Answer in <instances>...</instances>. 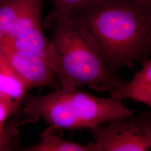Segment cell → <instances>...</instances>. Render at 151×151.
Segmentation results:
<instances>
[{
    "instance_id": "obj_1",
    "label": "cell",
    "mask_w": 151,
    "mask_h": 151,
    "mask_svg": "<svg viewBox=\"0 0 151 151\" xmlns=\"http://www.w3.org/2000/svg\"><path fill=\"white\" fill-rule=\"evenodd\" d=\"M90 35L105 65L116 73L133 68L151 53V2L142 0H99L70 14Z\"/></svg>"
},
{
    "instance_id": "obj_2",
    "label": "cell",
    "mask_w": 151,
    "mask_h": 151,
    "mask_svg": "<svg viewBox=\"0 0 151 151\" xmlns=\"http://www.w3.org/2000/svg\"><path fill=\"white\" fill-rule=\"evenodd\" d=\"M44 25L51 33L47 60L60 88L86 86L111 96L127 82L108 69L90 35L70 14L50 12Z\"/></svg>"
},
{
    "instance_id": "obj_3",
    "label": "cell",
    "mask_w": 151,
    "mask_h": 151,
    "mask_svg": "<svg viewBox=\"0 0 151 151\" xmlns=\"http://www.w3.org/2000/svg\"><path fill=\"white\" fill-rule=\"evenodd\" d=\"M133 111L118 97H96L78 88L65 90L60 88L45 95L27 93L22 101L20 115L24 124L42 119L61 129H89Z\"/></svg>"
},
{
    "instance_id": "obj_4",
    "label": "cell",
    "mask_w": 151,
    "mask_h": 151,
    "mask_svg": "<svg viewBox=\"0 0 151 151\" xmlns=\"http://www.w3.org/2000/svg\"><path fill=\"white\" fill-rule=\"evenodd\" d=\"M93 151H147L151 148V114L135 112L89 129Z\"/></svg>"
},
{
    "instance_id": "obj_5",
    "label": "cell",
    "mask_w": 151,
    "mask_h": 151,
    "mask_svg": "<svg viewBox=\"0 0 151 151\" xmlns=\"http://www.w3.org/2000/svg\"><path fill=\"white\" fill-rule=\"evenodd\" d=\"M43 0H0V45L43 30Z\"/></svg>"
},
{
    "instance_id": "obj_6",
    "label": "cell",
    "mask_w": 151,
    "mask_h": 151,
    "mask_svg": "<svg viewBox=\"0 0 151 151\" xmlns=\"http://www.w3.org/2000/svg\"><path fill=\"white\" fill-rule=\"evenodd\" d=\"M0 52L30 88L49 87L57 90L60 85L54 71L45 58L37 54L0 48Z\"/></svg>"
},
{
    "instance_id": "obj_7",
    "label": "cell",
    "mask_w": 151,
    "mask_h": 151,
    "mask_svg": "<svg viewBox=\"0 0 151 151\" xmlns=\"http://www.w3.org/2000/svg\"><path fill=\"white\" fill-rule=\"evenodd\" d=\"M142 63V68L130 81L110 96L129 99L151 108V60L147 58Z\"/></svg>"
},
{
    "instance_id": "obj_8",
    "label": "cell",
    "mask_w": 151,
    "mask_h": 151,
    "mask_svg": "<svg viewBox=\"0 0 151 151\" xmlns=\"http://www.w3.org/2000/svg\"><path fill=\"white\" fill-rule=\"evenodd\" d=\"M30 89L0 52V97L21 108Z\"/></svg>"
},
{
    "instance_id": "obj_9",
    "label": "cell",
    "mask_w": 151,
    "mask_h": 151,
    "mask_svg": "<svg viewBox=\"0 0 151 151\" xmlns=\"http://www.w3.org/2000/svg\"><path fill=\"white\" fill-rule=\"evenodd\" d=\"M20 109L10 101L0 97V151H12L18 144V125L12 120L20 117Z\"/></svg>"
},
{
    "instance_id": "obj_10",
    "label": "cell",
    "mask_w": 151,
    "mask_h": 151,
    "mask_svg": "<svg viewBox=\"0 0 151 151\" xmlns=\"http://www.w3.org/2000/svg\"><path fill=\"white\" fill-rule=\"evenodd\" d=\"M62 129L50 125L41 133V140L27 148L20 150L22 151H93V142L86 145H82L63 138Z\"/></svg>"
},
{
    "instance_id": "obj_11",
    "label": "cell",
    "mask_w": 151,
    "mask_h": 151,
    "mask_svg": "<svg viewBox=\"0 0 151 151\" xmlns=\"http://www.w3.org/2000/svg\"><path fill=\"white\" fill-rule=\"evenodd\" d=\"M53 10L51 12L57 14L70 15L75 9L99 0H52Z\"/></svg>"
},
{
    "instance_id": "obj_12",
    "label": "cell",
    "mask_w": 151,
    "mask_h": 151,
    "mask_svg": "<svg viewBox=\"0 0 151 151\" xmlns=\"http://www.w3.org/2000/svg\"><path fill=\"white\" fill-rule=\"evenodd\" d=\"M142 1H144L148 2H151V0H142Z\"/></svg>"
}]
</instances>
